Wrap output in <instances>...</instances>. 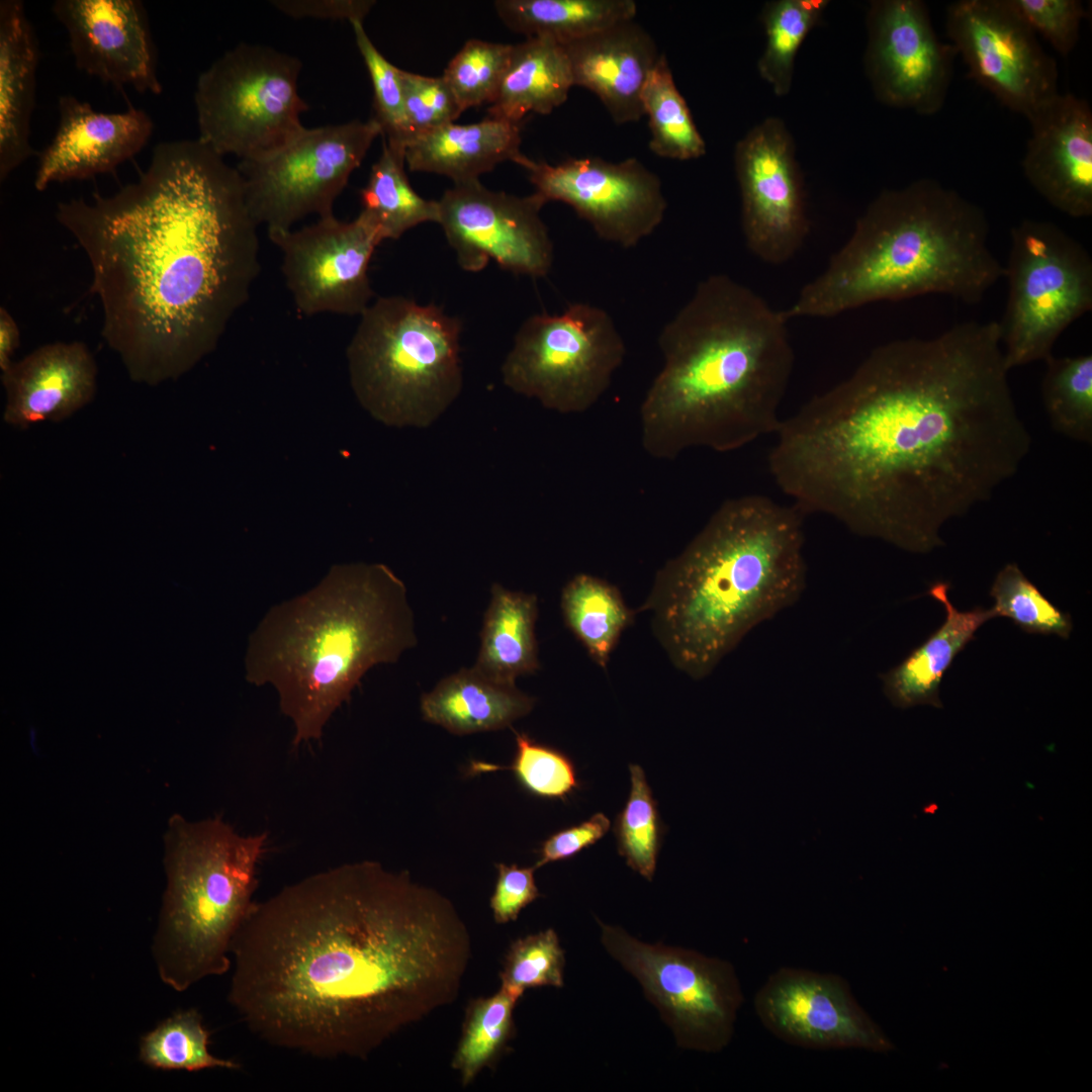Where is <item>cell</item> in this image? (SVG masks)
<instances>
[{
	"label": "cell",
	"mask_w": 1092,
	"mask_h": 1092,
	"mask_svg": "<svg viewBox=\"0 0 1092 1092\" xmlns=\"http://www.w3.org/2000/svg\"><path fill=\"white\" fill-rule=\"evenodd\" d=\"M753 1005L761 1024L792 1045L875 1053L895 1048L837 974L780 968L757 990Z\"/></svg>",
	"instance_id": "obj_21"
},
{
	"label": "cell",
	"mask_w": 1092,
	"mask_h": 1092,
	"mask_svg": "<svg viewBox=\"0 0 1092 1092\" xmlns=\"http://www.w3.org/2000/svg\"><path fill=\"white\" fill-rule=\"evenodd\" d=\"M631 788L624 808L614 822L618 852L627 866L651 881L663 838V824L657 802L643 768L630 764Z\"/></svg>",
	"instance_id": "obj_40"
},
{
	"label": "cell",
	"mask_w": 1092,
	"mask_h": 1092,
	"mask_svg": "<svg viewBox=\"0 0 1092 1092\" xmlns=\"http://www.w3.org/2000/svg\"><path fill=\"white\" fill-rule=\"evenodd\" d=\"M535 699L516 684L495 681L473 666L440 680L421 699L424 719L457 735L507 728L531 712Z\"/></svg>",
	"instance_id": "obj_30"
},
{
	"label": "cell",
	"mask_w": 1092,
	"mask_h": 1092,
	"mask_svg": "<svg viewBox=\"0 0 1092 1092\" xmlns=\"http://www.w3.org/2000/svg\"><path fill=\"white\" fill-rule=\"evenodd\" d=\"M407 142L454 122L462 113L443 77L401 70ZM406 146V145H405Z\"/></svg>",
	"instance_id": "obj_47"
},
{
	"label": "cell",
	"mask_w": 1092,
	"mask_h": 1092,
	"mask_svg": "<svg viewBox=\"0 0 1092 1092\" xmlns=\"http://www.w3.org/2000/svg\"><path fill=\"white\" fill-rule=\"evenodd\" d=\"M1028 26L1063 57L1073 52L1086 11L1079 0H1010Z\"/></svg>",
	"instance_id": "obj_48"
},
{
	"label": "cell",
	"mask_w": 1092,
	"mask_h": 1092,
	"mask_svg": "<svg viewBox=\"0 0 1092 1092\" xmlns=\"http://www.w3.org/2000/svg\"><path fill=\"white\" fill-rule=\"evenodd\" d=\"M626 345L604 308L573 302L528 317L503 366L504 383L561 414L583 413L608 390Z\"/></svg>",
	"instance_id": "obj_12"
},
{
	"label": "cell",
	"mask_w": 1092,
	"mask_h": 1092,
	"mask_svg": "<svg viewBox=\"0 0 1092 1092\" xmlns=\"http://www.w3.org/2000/svg\"><path fill=\"white\" fill-rule=\"evenodd\" d=\"M650 129L649 149L661 158L689 161L706 154L686 99L678 91L664 54H660L641 95Z\"/></svg>",
	"instance_id": "obj_36"
},
{
	"label": "cell",
	"mask_w": 1092,
	"mask_h": 1092,
	"mask_svg": "<svg viewBox=\"0 0 1092 1092\" xmlns=\"http://www.w3.org/2000/svg\"><path fill=\"white\" fill-rule=\"evenodd\" d=\"M267 845V833L242 835L220 818L170 819L167 887L153 946L166 985L181 992L231 969L229 953L256 903Z\"/></svg>",
	"instance_id": "obj_8"
},
{
	"label": "cell",
	"mask_w": 1092,
	"mask_h": 1092,
	"mask_svg": "<svg viewBox=\"0 0 1092 1092\" xmlns=\"http://www.w3.org/2000/svg\"><path fill=\"white\" fill-rule=\"evenodd\" d=\"M525 169L545 204L569 205L601 240L624 249L653 234L667 208L660 179L635 158H570L555 165L531 160Z\"/></svg>",
	"instance_id": "obj_16"
},
{
	"label": "cell",
	"mask_w": 1092,
	"mask_h": 1092,
	"mask_svg": "<svg viewBox=\"0 0 1092 1092\" xmlns=\"http://www.w3.org/2000/svg\"><path fill=\"white\" fill-rule=\"evenodd\" d=\"M827 0H771L761 10L765 46L757 70L779 96L789 94L795 61L808 33L820 22Z\"/></svg>",
	"instance_id": "obj_37"
},
{
	"label": "cell",
	"mask_w": 1092,
	"mask_h": 1092,
	"mask_svg": "<svg viewBox=\"0 0 1092 1092\" xmlns=\"http://www.w3.org/2000/svg\"><path fill=\"white\" fill-rule=\"evenodd\" d=\"M231 952L228 999L257 1037L363 1060L456 999L471 940L445 896L364 860L255 903Z\"/></svg>",
	"instance_id": "obj_2"
},
{
	"label": "cell",
	"mask_w": 1092,
	"mask_h": 1092,
	"mask_svg": "<svg viewBox=\"0 0 1092 1092\" xmlns=\"http://www.w3.org/2000/svg\"><path fill=\"white\" fill-rule=\"evenodd\" d=\"M520 997L500 987L470 1008L452 1061L463 1085H468L503 1048L512 1031L513 1010Z\"/></svg>",
	"instance_id": "obj_42"
},
{
	"label": "cell",
	"mask_w": 1092,
	"mask_h": 1092,
	"mask_svg": "<svg viewBox=\"0 0 1092 1092\" xmlns=\"http://www.w3.org/2000/svg\"><path fill=\"white\" fill-rule=\"evenodd\" d=\"M1030 134L1024 177L1054 208L1092 215V110L1085 99L1059 93L1026 118Z\"/></svg>",
	"instance_id": "obj_23"
},
{
	"label": "cell",
	"mask_w": 1092,
	"mask_h": 1092,
	"mask_svg": "<svg viewBox=\"0 0 1092 1092\" xmlns=\"http://www.w3.org/2000/svg\"><path fill=\"white\" fill-rule=\"evenodd\" d=\"M805 517L761 494L729 498L661 567L641 611L677 669L706 677L753 628L800 599Z\"/></svg>",
	"instance_id": "obj_5"
},
{
	"label": "cell",
	"mask_w": 1092,
	"mask_h": 1092,
	"mask_svg": "<svg viewBox=\"0 0 1092 1092\" xmlns=\"http://www.w3.org/2000/svg\"><path fill=\"white\" fill-rule=\"evenodd\" d=\"M864 70L876 98L922 115L938 112L956 51L942 43L920 0H875L867 13Z\"/></svg>",
	"instance_id": "obj_20"
},
{
	"label": "cell",
	"mask_w": 1092,
	"mask_h": 1092,
	"mask_svg": "<svg viewBox=\"0 0 1092 1092\" xmlns=\"http://www.w3.org/2000/svg\"><path fill=\"white\" fill-rule=\"evenodd\" d=\"M480 632V649L473 667L487 677L516 684L520 675L539 668L535 624L537 598L493 583Z\"/></svg>",
	"instance_id": "obj_32"
},
{
	"label": "cell",
	"mask_w": 1092,
	"mask_h": 1092,
	"mask_svg": "<svg viewBox=\"0 0 1092 1092\" xmlns=\"http://www.w3.org/2000/svg\"><path fill=\"white\" fill-rule=\"evenodd\" d=\"M76 67L116 88L161 94L157 50L140 0H56Z\"/></svg>",
	"instance_id": "obj_22"
},
{
	"label": "cell",
	"mask_w": 1092,
	"mask_h": 1092,
	"mask_svg": "<svg viewBox=\"0 0 1092 1092\" xmlns=\"http://www.w3.org/2000/svg\"><path fill=\"white\" fill-rule=\"evenodd\" d=\"M513 44L467 40L452 58L443 79L462 112L494 101L508 68Z\"/></svg>",
	"instance_id": "obj_44"
},
{
	"label": "cell",
	"mask_w": 1092,
	"mask_h": 1092,
	"mask_svg": "<svg viewBox=\"0 0 1092 1092\" xmlns=\"http://www.w3.org/2000/svg\"><path fill=\"white\" fill-rule=\"evenodd\" d=\"M788 323L727 274L700 281L658 337L662 367L640 407L645 451L672 459L775 435L795 363Z\"/></svg>",
	"instance_id": "obj_4"
},
{
	"label": "cell",
	"mask_w": 1092,
	"mask_h": 1092,
	"mask_svg": "<svg viewBox=\"0 0 1092 1092\" xmlns=\"http://www.w3.org/2000/svg\"><path fill=\"white\" fill-rule=\"evenodd\" d=\"M3 421L17 429L62 422L87 405L97 388V365L81 342L40 346L1 376Z\"/></svg>",
	"instance_id": "obj_25"
},
{
	"label": "cell",
	"mask_w": 1092,
	"mask_h": 1092,
	"mask_svg": "<svg viewBox=\"0 0 1092 1092\" xmlns=\"http://www.w3.org/2000/svg\"><path fill=\"white\" fill-rule=\"evenodd\" d=\"M404 148L383 141L367 184L360 192L362 210L384 241L397 240L418 224L439 221V202L420 196L404 171Z\"/></svg>",
	"instance_id": "obj_34"
},
{
	"label": "cell",
	"mask_w": 1092,
	"mask_h": 1092,
	"mask_svg": "<svg viewBox=\"0 0 1092 1092\" xmlns=\"http://www.w3.org/2000/svg\"><path fill=\"white\" fill-rule=\"evenodd\" d=\"M560 605L566 626L605 669L622 632L634 618L619 589L599 577L580 573L563 587Z\"/></svg>",
	"instance_id": "obj_35"
},
{
	"label": "cell",
	"mask_w": 1092,
	"mask_h": 1092,
	"mask_svg": "<svg viewBox=\"0 0 1092 1092\" xmlns=\"http://www.w3.org/2000/svg\"><path fill=\"white\" fill-rule=\"evenodd\" d=\"M461 323L434 304L390 295L360 315L347 347L351 387L378 422L425 428L462 388Z\"/></svg>",
	"instance_id": "obj_9"
},
{
	"label": "cell",
	"mask_w": 1092,
	"mask_h": 1092,
	"mask_svg": "<svg viewBox=\"0 0 1092 1092\" xmlns=\"http://www.w3.org/2000/svg\"><path fill=\"white\" fill-rule=\"evenodd\" d=\"M494 8L511 30L565 44L634 19L633 0H497Z\"/></svg>",
	"instance_id": "obj_33"
},
{
	"label": "cell",
	"mask_w": 1092,
	"mask_h": 1092,
	"mask_svg": "<svg viewBox=\"0 0 1092 1092\" xmlns=\"http://www.w3.org/2000/svg\"><path fill=\"white\" fill-rule=\"evenodd\" d=\"M983 209L922 178L882 191L786 317L828 318L879 302L944 294L974 304L1004 276Z\"/></svg>",
	"instance_id": "obj_7"
},
{
	"label": "cell",
	"mask_w": 1092,
	"mask_h": 1092,
	"mask_svg": "<svg viewBox=\"0 0 1092 1092\" xmlns=\"http://www.w3.org/2000/svg\"><path fill=\"white\" fill-rule=\"evenodd\" d=\"M599 924L604 948L637 980L680 1049L718 1053L729 1044L744 996L728 961Z\"/></svg>",
	"instance_id": "obj_13"
},
{
	"label": "cell",
	"mask_w": 1092,
	"mask_h": 1092,
	"mask_svg": "<svg viewBox=\"0 0 1092 1092\" xmlns=\"http://www.w3.org/2000/svg\"><path fill=\"white\" fill-rule=\"evenodd\" d=\"M1008 372L997 321L880 345L782 420L769 472L805 516L927 553L1029 451Z\"/></svg>",
	"instance_id": "obj_1"
},
{
	"label": "cell",
	"mask_w": 1092,
	"mask_h": 1092,
	"mask_svg": "<svg viewBox=\"0 0 1092 1092\" xmlns=\"http://www.w3.org/2000/svg\"><path fill=\"white\" fill-rule=\"evenodd\" d=\"M351 25L372 83V117L379 124L384 142L405 149L407 134L401 69L392 65L376 49L363 26V21H352Z\"/></svg>",
	"instance_id": "obj_46"
},
{
	"label": "cell",
	"mask_w": 1092,
	"mask_h": 1092,
	"mask_svg": "<svg viewBox=\"0 0 1092 1092\" xmlns=\"http://www.w3.org/2000/svg\"><path fill=\"white\" fill-rule=\"evenodd\" d=\"M564 950L552 928L515 941L500 974L503 988L521 997L528 988L564 984Z\"/></svg>",
	"instance_id": "obj_45"
},
{
	"label": "cell",
	"mask_w": 1092,
	"mask_h": 1092,
	"mask_svg": "<svg viewBox=\"0 0 1092 1092\" xmlns=\"http://www.w3.org/2000/svg\"><path fill=\"white\" fill-rule=\"evenodd\" d=\"M564 46L546 36L527 37L513 44L508 68L490 117L521 123L529 113L549 114L563 104L573 87Z\"/></svg>",
	"instance_id": "obj_31"
},
{
	"label": "cell",
	"mask_w": 1092,
	"mask_h": 1092,
	"mask_svg": "<svg viewBox=\"0 0 1092 1092\" xmlns=\"http://www.w3.org/2000/svg\"><path fill=\"white\" fill-rule=\"evenodd\" d=\"M497 879L490 908L497 923L518 918L520 912L541 896L534 877L535 867L497 863Z\"/></svg>",
	"instance_id": "obj_49"
},
{
	"label": "cell",
	"mask_w": 1092,
	"mask_h": 1092,
	"mask_svg": "<svg viewBox=\"0 0 1092 1092\" xmlns=\"http://www.w3.org/2000/svg\"><path fill=\"white\" fill-rule=\"evenodd\" d=\"M271 5L295 18L363 21L375 5L371 0H274Z\"/></svg>",
	"instance_id": "obj_51"
},
{
	"label": "cell",
	"mask_w": 1092,
	"mask_h": 1092,
	"mask_svg": "<svg viewBox=\"0 0 1092 1092\" xmlns=\"http://www.w3.org/2000/svg\"><path fill=\"white\" fill-rule=\"evenodd\" d=\"M268 237L281 252L284 280L300 314L361 315L371 304L368 268L384 239L361 211L351 221L331 214Z\"/></svg>",
	"instance_id": "obj_17"
},
{
	"label": "cell",
	"mask_w": 1092,
	"mask_h": 1092,
	"mask_svg": "<svg viewBox=\"0 0 1092 1092\" xmlns=\"http://www.w3.org/2000/svg\"><path fill=\"white\" fill-rule=\"evenodd\" d=\"M515 740L516 752L509 766L473 762L471 770L510 769L528 794L546 800L566 801L580 788L575 764L567 754L526 733L515 732Z\"/></svg>",
	"instance_id": "obj_43"
},
{
	"label": "cell",
	"mask_w": 1092,
	"mask_h": 1092,
	"mask_svg": "<svg viewBox=\"0 0 1092 1092\" xmlns=\"http://www.w3.org/2000/svg\"><path fill=\"white\" fill-rule=\"evenodd\" d=\"M573 85L593 92L618 124L644 116L641 95L660 54L634 19L563 44Z\"/></svg>",
	"instance_id": "obj_26"
},
{
	"label": "cell",
	"mask_w": 1092,
	"mask_h": 1092,
	"mask_svg": "<svg viewBox=\"0 0 1092 1092\" xmlns=\"http://www.w3.org/2000/svg\"><path fill=\"white\" fill-rule=\"evenodd\" d=\"M949 587L948 582L937 581L928 589V595L944 607V622L899 664L880 675L886 697L897 708L920 705L942 708L939 688L945 672L975 640L977 630L995 618L992 609L957 610L948 599Z\"/></svg>",
	"instance_id": "obj_29"
},
{
	"label": "cell",
	"mask_w": 1092,
	"mask_h": 1092,
	"mask_svg": "<svg viewBox=\"0 0 1092 1092\" xmlns=\"http://www.w3.org/2000/svg\"><path fill=\"white\" fill-rule=\"evenodd\" d=\"M209 1032L195 1009L179 1011L142 1037L141 1061L162 1070L200 1071L211 1068L237 1070L234 1061L214 1057L208 1051Z\"/></svg>",
	"instance_id": "obj_39"
},
{
	"label": "cell",
	"mask_w": 1092,
	"mask_h": 1092,
	"mask_svg": "<svg viewBox=\"0 0 1092 1092\" xmlns=\"http://www.w3.org/2000/svg\"><path fill=\"white\" fill-rule=\"evenodd\" d=\"M101 302V334L131 380L157 385L217 346L260 272L244 179L197 140L163 142L111 196L60 202Z\"/></svg>",
	"instance_id": "obj_3"
},
{
	"label": "cell",
	"mask_w": 1092,
	"mask_h": 1092,
	"mask_svg": "<svg viewBox=\"0 0 1092 1092\" xmlns=\"http://www.w3.org/2000/svg\"><path fill=\"white\" fill-rule=\"evenodd\" d=\"M38 42L21 0L0 1V181L37 153L30 145Z\"/></svg>",
	"instance_id": "obj_27"
},
{
	"label": "cell",
	"mask_w": 1092,
	"mask_h": 1092,
	"mask_svg": "<svg viewBox=\"0 0 1092 1092\" xmlns=\"http://www.w3.org/2000/svg\"><path fill=\"white\" fill-rule=\"evenodd\" d=\"M1041 397L1052 426L1085 443L1092 441V355L1055 357L1045 361Z\"/></svg>",
	"instance_id": "obj_38"
},
{
	"label": "cell",
	"mask_w": 1092,
	"mask_h": 1092,
	"mask_svg": "<svg viewBox=\"0 0 1092 1092\" xmlns=\"http://www.w3.org/2000/svg\"><path fill=\"white\" fill-rule=\"evenodd\" d=\"M301 61L263 44L241 42L216 59L196 82L198 140L240 162L266 159L306 128L298 91Z\"/></svg>",
	"instance_id": "obj_10"
},
{
	"label": "cell",
	"mask_w": 1092,
	"mask_h": 1092,
	"mask_svg": "<svg viewBox=\"0 0 1092 1092\" xmlns=\"http://www.w3.org/2000/svg\"><path fill=\"white\" fill-rule=\"evenodd\" d=\"M439 221L459 266L481 271L490 260L509 272L539 278L551 269L554 250L535 194L516 196L484 187L479 180L445 191Z\"/></svg>",
	"instance_id": "obj_19"
},
{
	"label": "cell",
	"mask_w": 1092,
	"mask_h": 1092,
	"mask_svg": "<svg viewBox=\"0 0 1092 1092\" xmlns=\"http://www.w3.org/2000/svg\"><path fill=\"white\" fill-rule=\"evenodd\" d=\"M58 111L57 130L37 153V191L46 190L53 182L113 171L142 151L154 129L152 117L133 106L123 112L106 113L73 95H62Z\"/></svg>",
	"instance_id": "obj_24"
},
{
	"label": "cell",
	"mask_w": 1092,
	"mask_h": 1092,
	"mask_svg": "<svg viewBox=\"0 0 1092 1092\" xmlns=\"http://www.w3.org/2000/svg\"><path fill=\"white\" fill-rule=\"evenodd\" d=\"M20 333L12 315L5 307L0 308V368L6 371L13 363L11 360L19 346Z\"/></svg>",
	"instance_id": "obj_52"
},
{
	"label": "cell",
	"mask_w": 1092,
	"mask_h": 1092,
	"mask_svg": "<svg viewBox=\"0 0 1092 1092\" xmlns=\"http://www.w3.org/2000/svg\"><path fill=\"white\" fill-rule=\"evenodd\" d=\"M521 143V123L490 116L468 124L452 122L408 142L405 165L414 172L447 176L454 184L479 180L506 161L526 168L531 159L522 154Z\"/></svg>",
	"instance_id": "obj_28"
},
{
	"label": "cell",
	"mask_w": 1092,
	"mask_h": 1092,
	"mask_svg": "<svg viewBox=\"0 0 1092 1092\" xmlns=\"http://www.w3.org/2000/svg\"><path fill=\"white\" fill-rule=\"evenodd\" d=\"M990 596L996 617L1008 618L1028 634L1056 635L1068 639L1073 630L1069 613L1053 604L1016 563L1006 564L996 575Z\"/></svg>",
	"instance_id": "obj_41"
},
{
	"label": "cell",
	"mask_w": 1092,
	"mask_h": 1092,
	"mask_svg": "<svg viewBox=\"0 0 1092 1092\" xmlns=\"http://www.w3.org/2000/svg\"><path fill=\"white\" fill-rule=\"evenodd\" d=\"M734 167L747 249L766 264L787 263L802 248L809 220L796 146L785 122L770 116L749 129L736 144Z\"/></svg>",
	"instance_id": "obj_18"
},
{
	"label": "cell",
	"mask_w": 1092,
	"mask_h": 1092,
	"mask_svg": "<svg viewBox=\"0 0 1092 1092\" xmlns=\"http://www.w3.org/2000/svg\"><path fill=\"white\" fill-rule=\"evenodd\" d=\"M611 822L603 813H596L587 820L551 834L539 850L535 869L547 863L569 859L583 849L596 844L609 831Z\"/></svg>",
	"instance_id": "obj_50"
},
{
	"label": "cell",
	"mask_w": 1092,
	"mask_h": 1092,
	"mask_svg": "<svg viewBox=\"0 0 1092 1092\" xmlns=\"http://www.w3.org/2000/svg\"><path fill=\"white\" fill-rule=\"evenodd\" d=\"M945 29L969 76L1010 110L1030 116L1058 95L1056 60L1010 0H959Z\"/></svg>",
	"instance_id": "obj_15"
},
{
	"label": "cell",
	"mask_w": 1092,
	"mask_h": 1092,
	"mask_svg": "<svg viewBox=\"0 0 1092 1092\" xmlns=\"http://www.w3.org/2000/svg\"><path fill=\"white\" fill-rule=\"evenodd\" d=\"M382 131L376 120L305 128L274 155L240 162L249 210L267 232L291 230L309 214L333 213L338 196Z\"/></svg>",
	"instance_id": "obj_14"
},
{
	"label": "cell",
	"mask_w": 1092,
	"mask_h": 1092,
	"mask_svg": "<svg viewBox=\"0 0 1092 1092\" xmlns=\"http://www.w3.org/2000/svg\"><path fill=\"white\" fill-rule=\"evenodd\" d=\"M416 644L406 587L387 565L335 564L312 588L268 610L248 639L246 679L274 688L297 748L323 737L370 668Z\"/></svg>",
	"instance_id": "obj_6"
},
{
	"label": "cell",
	"mask_w": 1092,
	"mask_h": 1092,
	"mask_svg": "<svg viewBox=\"0 0 1092 1092\" xmlns=\"http://www.w3.org/2000/svg\"><path fill=\"white\" fill-rule=\"evenodd\" d=\"M999 324L1008 370L1045 361L1063 332L1092 308V259L1056 223L1023 219L1010 231Z\"/></svg>",
	"instance_id": "obj_11"
}]
</instances>
